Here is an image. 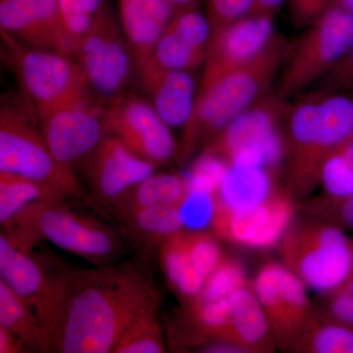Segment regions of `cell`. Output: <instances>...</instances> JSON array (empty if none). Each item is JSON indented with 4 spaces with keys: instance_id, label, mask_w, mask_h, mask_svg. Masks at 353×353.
<instances>
[{
    "instance_id": "obj_1",
    "label": "cell",
    "mask_w": 353,
    "mask_h": 353,
    "mask_svg": "<svg viewBox=\"0 0 353 353\" xmlns=\"http://www.w3.org/2000/svg\"><path fill=\"white\" fill-rule=\"evenodd\" d=\"M152 281L131 266L57 276L43 330L50 352H113L134 319L159 306Z\"/></svg>"
},
{
    "instance_id": "obj_2",
    "label": "cell",
    "mask_w": 353,
    "mask_h": 353,
    "mask_svg": "<svg viewBox=\"0 0 353 353\" xmlns=\"http://www.w3.org/2000/svg\"><path fill=\"white\" fill-rule=\"evenodd\" d=\"M284 138L288 185L304 196L319 183L325 158L353 138V97L345 92H310L289 103Z\"/></svg>"
},
{
    "instance_id": "obj_3",
    "label": "cell",
    "mask_w": 353,
    "mask_h": 353,
    "mask_svg": "<svg viewBox=\"0 0 353 353\" xmlns=\"http://www.w3.org/2000/svg\"><path fill=\"white\" fill-rule=\"evenodd\" d=\"M294 43L276 34L252 61L199 90L190 119L183 126L179 153L181 163H185L197 148L208 145L236 116L271 92Z\"/></svg>"
},
{
    "instance_id": "obj_4",
    "label": "cell",
    "mask_w": 353,
    "mask_h": 353,
    "mask_svg": "<svg viewBox=\"0 0 353 353\" xmlns=\"http://www.w3.org/2000/svg\"><path fill=\"white\" fill-rule=\"evenodd\" d=\"M62 202L38 201L27 204L11 221L14 228L10 233L4 234L26 252L41 240L99 263L113 259L120 252L122 245L112 230L70 210Z\"/></svg>"
},
{
    "instance_id": "obj_5",
    "label": "cell",
    "mask_w": 353,
    "mask_h": 353,
    "mask_svg": "<svg viewBox=\"0 0 353 353\" xmlns=\"http://www.w3.org/2000/svg\"><path fill=\"white\" fill-rule=\"evenodd\" d=\"M289 103L272 90L216 134L204 152L229 167H264L278 175L284 169V124Z\"/></svg>"
},
{
    "instance_id": "obj_6",
    "label": "cell",
    "mask_w": 353,
    "mask_h": 353,
    "mask_svg": "<svg viewBox=\"0 0 353 353\" xmlns=\"http://www.w3.org/2000/svg\"><path fill=\"white\" fill-rule=\"evenodd\" d=\"M2 34L11 64L41 122L62 109L92 102L87 76L75 58L28 48Z\"/></svg>"
},
{
    "instance_id": "obj_7",
    "label": "cell",
    "mask_w": 353,
    "mask_h": 353,
    "mask_svg": "<svg viewBox=\"0 0 353 353\" xmlns=\"http://www.w3.org/2000/svg\"><path fill=\"white\" fill-rule=\"evenodd\" d=\"M281 241L285 266L317 292L334 294L353 275V241L339 227L304 223Z\"/></svg>"
},
{
    "instance_id": "obj_8",
    "label": "cell",
    "mask_w": 353,
    "mask_h": 353,
    "mask_svg": "<svg viewBox=\"0 0 353 353\" xmlns=\"http://www.w3.org/2000/svg\"><path fill=\"white\" fill-rule=\"evenodd\" d=\"M20 104L2 101L0 171L46 183L67 199L80 196L82 189L73 169L55 159L29 109Z\"/></svg>"
},
{
    "instance_id": "obj_9",
    "label": "cell",
    "mask_w": 353,
    "mask_h": 353,
    "mask_svg": "<svg viewBox=\"0 0 353 353\" xmlns=\"http://www.w3.org/2000/svg\"><path fill=\"white\" fill-rule=\"evenodd\" d=\"M353 48V14L331 6L307 27L281 69L273 92L290 101V97L312 87Z\"/></svg>"
},
{
    "instance_id": "obj_10",
    "label": "cell",
    "mask_w": 353,
    "mask_h": 353,
    "mask_svg": "<svg viewBox=\"0 0 353 353\" xmlns=\"http://www.w3.org/2000/svg\"><path fill=\"white\" fill-rule=\"evenodd\" d=\"M74 58L87 76L88 85L110 101L131 82L136 58L108 4L77 43Z\"/></svg>"
},
{
    "instance_id": "obj_11",
    "label": "cell",
    "mask_w": 353,
    "mask_h": 353,
    "mask_svg": "<svg viewBox=\"0 0 353 353\" xmlns=\"http://www.w3.org/2000/svg\"><path fill=\"white\" fill-rule=\"evenodd\" d=\"M106 134L119 138L139 157L160 166L180 153L170 127L150 102L134 95H118L102 111Z\"/></svg>"
},
{
    "instance_id": "obj_12",
    "label": "cell",
    "mask_w": 353,
    "mask_h": 353,
    "mask_svg": "<svg viewBox=\"0 0 353 353\" xmlns=\"http://www.w3.org/2000/svg\"><path fill=\"white\" fill-rule=\"evenodd\" d=\"M273 338L285 347H296L316 322L305 292V285L284 265L266 264L252 285Z\"/></svg>"
},
{
    "instance_id": "obj_13",
    "label": "cell",
    "mask_w": 353,
    "mask_h": 353,
    "mask_svg": "<svg viewBox=\"0 0 353 353\" xmlns=\"http://www.w3.org/2000/svg\"><path fill=\"white\" fill-rule=\"evenodd\" d=\"M294 214L289 192L277 190L255 208L234 210L216 199L212 224L221 238L236 245L254 248L277 245L289 230Z\"/></svg>"
},
{
    "instance_id": "obj_14",
    "label": "cell",
    "mask_w": 353,
    "mask_h": 353,
    "mask_svg": "<svg viewBox=\"0 0 353 353\" xmlns=\"http://www.w3.org/2000/svg\"><path fill=\"white\" fill-rule=\"evenodd\" d=\"M276 36L274 18L252 14L223 28L211 37L199 90L245 66Z\"/></svg>"
},
{
    "instance_id": "obj_15",
    "label": "cell",
    "mask_w": 353,
    "mask_h": 353,
    "mask_svg": "<svg viewBox=\"0 0 353 353\" xmlns=\"http://www.w3.org/2000/svg\"><path fill=\"white\" fill-rule=\"evenodd\" d=\"M0 26L28 48L74 58L58 0H0Z\"/></svg>"
},
{
    "instance_id": "obj_16",
    "label": "cell",
    "mask_w": 353,
    "mask_h": 353,
    "mask_svg": "<svg viewBox=\"0 0 353 353\" xmlns=\"http://www.w3.org/2000/svg\"><path fill=\"white\" fill-rule=\"evenodd\" d=\"M83 160L92 192L108 203L152 176L158 167L132 152L113 134H106Z\"/></svg>"
},
{
    "instance_id": "obj_17",
    "label": "cell",
    "mask_w": 353,
    "mask_h": 353,
    "mask_svg": "<svg viewBox=\"0 0 353 353\" xmlns=\"http://www.w3.org/2000/svg\"><path fill=\"white\" fill-rule=\"evenodd\" d=\"M103 108L92 102L70 106L41 122V132L53 157L64 166L83 161L106 136Z\"/></svg>"
},
{
    "instance_id": "obj_18",
    "label": "cell",
    "mask_w": 353,
    "mask_h": 353,
    "mask_svg": "<svg viewBox=\"0 0 353 353\" xmlns=\"http://www.w3.org/2000/svg\"><path fill=\"white\" fill-rule=\"evenodd\" d=\"M211 41L208 16L199 8L175 13L152 54L160 66L192 72L204 65Z\"/></svg>"
},
{
    "instance_id": "obj_19",
    "label": "cell",
    "mask_w": 353,
    "mask_h": 353,
    "mask_svg": "<svg viewBox=\"0 0 353 353\" xmlns=\"http://www.w3.org/2000/svg\"><path fill=\"white\" fill-rule=\"evenodd\" d=\"M0 274L8 287L31 306L43 329L57 277H48L29 252L14 245L4 233L0 236Z\"/></svg>"
},
{
    "instance_id": "obj_20",
    "label": "cell",
    "mask_w": 353,
    "mask_h": 353,
    "mask_svg": "<svg viewBox=\"0 0 353 353\" xmlns=\"http://www.w3.org/2000/svg\"><path fill=\"white\" fill-rule=\"evenodd\" d=\"M139 73L161 119L171 128L185 126L197 97L192 72L164 68L150 58Z\"/></svg>"
},
{
    "instance_id": "obj_21",
    "label": "cell",
    "mask_w": 353,
    "mask_h": 353,
    "mask_svg": "<svg viewBox=\"0 0 353 353\" xmlns=\"http://www.w3.org/2000/svg\"><path fill=\"white\" fill-rule=\"evenodd\" d=\"M119 6L123 32L141 72L175 11L165 0H119Z\"/></svg>"
},
{
    "instance_id": "obj_22",
    "label": "cell",
    "mask_w": 353,
    "mask_h": 353,
    "mask_svg": "<svg viewBox=\"0 0 353 353\" xmlns=\"http://www.w3.org/2000/svg\"><path fill=\"white\" fill-rule=\"evenodd\" d=\"M270 325L264 309L252 287L241 285L231 296V316L225 341L234 343L243 352L271 350Z\"/></svg>"
},
{
    "instance_id": "obj_23",
    "label": "cell",
    "mask_w": 353,
    "mask_h": 353,
    "mask_svg": "<svg viewBox=\"0 0 353 353\" xmlns=\"http://www.w3.org/2000/svg\"><path fill=\"white\" fill-rule=\"evenodd\" d=\"M189 190V178L187 176L152 174L109 204L112 206L116 215L159 206L180 208Z\"/></svg>"
},
{
    "instance_id": "obj_24",
    "label": "cell",
    "mask_w": 353,
    "mask_h": 353,
    "mask_svg": "<svg viewBox=\"0 0 353 353\" xmlns=\"http://www.w3.org/2000/svg\"><path fill=\"white\" fill-rule=\"evenodd\" d=\"M277 176L264 167H229L216 199L234 210L255 208L278 190Z\"/></svg>"
},
{
    "instance_id": "obj_25",
    "label": "cell",
    "mask_w": 353,
    "mask_h": 353,
    "mask_svg": "<svg viewBox=\"0 0 353 353\" xmlns=\"http://www.w3.org/2000/svg\"><path fill=\"white\" fill-rule=\"evenodd\" d=\"M160 261L169 284L178 294L192 301L201 294L206 279L192 265L187 233L179 231L162 241Z\"/></svg>"
},
{
    "instance_id": "obj_26",
    "label": "cell",
    "mask_w": 353,
    "mask_h": 353,
    "mask_svg": "<svg viewBox=\"0 0 353 353\" xmlns=\"http://www.w3.org/2000/svg\"><path fill=\"white\" fill-rule=\"evenodd\" d=\"M0 326L17 336L28 350L50 352L41 323L31 306L0 279Z\"/></svg>"
},
{
    "instance_id": "obj_27",
    "label": "cell",
    "mask_w": 353,
    "mask_h": 353,
    "mask_svg": "<svg viewBox=\"0 0 353 353\" xmlns=\"http://www.w3.org/2000/svg\"><path fill=\"white\" fill-rule=\"evenodd\" d=\"M67 197L62 192L46 183L0 171V223L4 226L31 202L63 201Z\"/></svg>"
},
{
    "instance_id": "obj_28",
    "label": "cell",
    "mask_w": 353,
    "mask_h": 353,
    "mask_svg": "<svg viewBox=\"0 0 353 353\" xmlns=\"http://www.w3.org/2000/svg\"><path fill=\"white\" fill-rule=\"evenodd\" d=\"M117 217L124 223L132 238L145 245L162 243L171 234L181 231L183 225L180 210L172 206L139 209Z\"/></svg>"
},
{
    "instance_id": "obj_29",
    "label": "cell",
    "mask_w": 353,
    "mask_h": 353,
    "mask_svg": "<svg viewBox=\"0 0 353 353\" xmlns=\"http://www.w3.org/2000/svg\"><path fill=\"white\" fill-rule=\"evenodd\" d=\"M319 185L334 201L353 196V138L325 158L320 168Z\"/></svg>"
},
{
    "instance_id": "obj_30",
    "label": "cell",
    "mask_w": 353,
    "mask_h": 353,
    "mask_svg": "<svg viewBox=\"0 0 353 353\" xmlns=\"http://www.w3.org/2000/svg\"><path fill=\"white\" fill-rule=\"evenodd\" d=\"M165 352L157 309L143 313L127 327L114 353H160Z\"/></svg>"
},
{
    "instance_id": "obj_31",
    "label": "cell",
    "mask_w": 353,
    "mask_h": 353,
    "mask_svg": "<svg viewBox=\"0 0 353 353\" xmlns=\"http://www.w3.org/2000/svg\"><path fill=\"white\" fill-rule=\"evenodd\" d=\"M294 348L316 353H353V329L338 322L320 324L316 320Z\"/></svg>"
},
{
    "instance_id": "obj_32",
    "label": "cell",
    "mask_w": 353,
    "mask_h": 353,
    "mask_svg": "<svg viewBox=\"0 0 353 353\" xmlns=\"http://www.w3.org/2000/svg\"><path fill=\"white\" fill-rule=\"evenodd\" d=\"M58 3L72 52H74L77 43L92 27L106 2L104 0H58Z\"/></svg>"
},
{
    "instance_id": "obj_33",
    "label": "cell",
    "mask_w": 353,
    "mask_h": 353,
    "mask_svg": "<svg viewBox=\"0 0 353 353\" xmlns=\"http://www.w3.org/2000/svg\"><path fill=\"white\" fill-rule=\"evenodd\" d=\"M248 283L241 264L225 259L219 268L206 279L203 289L196 299L201 301L229 299L234 290Z\"/></svg>"
},
{
    "instance_id": "obj_34",
    "label": "cell",
    "mask_w": 353,
    "mask_h": 353,
    "mask_svg": "<svg viewBox=\"0 0 353 353\" xmlns=\"http://www.w3.org/2000/svg\"><path fill=\"white\" fill-rule=\"evenodd\" d=\"M187 234L192 265L204 278L208 279L224 262L222 248L214 236L205 232L196 230Z\"/></svg>"
},
{
    "instance_id": "obj_35",
    "label": "cell",
    "mask_w": 353,
    "mask_h": 353,
    "mask_svg": "<svg viewBox=\"0 0 353 353\" xmlns=\"http://www.w3.org/2000/svg\"><path fill=\"white\" fill-rule=\"evenodd\" d=\"M215 208L216 194L189 190L179 210L183 224L196 231L212 223Z\"/></svg>"
},
{
    "instance_id": "obj_36",
    "label": "cell",
    "mask_w": 353,
    "mask_h": 353,
    "mask_svg": "<svg viewBox=\"0 0 353 353\" xmlns=\"http://www.w3.org/2000/svg\"><path fill=\"white\" fill-rule=\"evenodd\" d=\"M256 0H206L211 37L223 28L252 15Z\"/></svg>"
},
{
    "instance_id": "obj_37",
    "label": "cell",
    "mask_w": 353,
    "mask_h": 353,
    "mask_svg": "<svg viewBox=\"0 0 353 353\" xmlns=\"http://www.w3.org/2000/svg\"><path fill=\"white\" fill-rule=\"evenodd\" d=\"M311 88V92H350L353 88V48Z\"/></svg>"
},
{
    "instance_id": "obj_38",
    "label": "cell",
    "mask_w": 353,
    "mask_h": 353,
    "mask_svg": "<svg viewBox=\"0 0 353 353\" xmlns=\"http://www.w3.org/2000/svg\"><path fill=\"white\" fill-rule=\"evenodd\" d=\"M290 20L296 28L312 25L333 6L334 0H288Z\"/></svg>"
},
{
    "instance_id": "obj_39",
    "label": "cell",
    "mask_w": 353,
    "mask_h": 353,
    "mask_svg": "<svg viewBox=\"0 0 353 353\" xmlns=\"http://www.w3.org/2000/svg\"><path fill=\"white\" fill-rule=\"evenodd\" d=\"M329 310L334 322L353 326V275L343 287L334 292Z\"/></svg>"
},
{
    "instance_id": "obj_40",
    "label": "cell",
    "mask_w": 353,
    "mask_h": 353,
    "mask_svg": "<svg viewBox=\"0 0 353 353\" xmlns=\"http://www.w3.org/2000/svg\"><path fill=\"white\" fill-rule=\"evenodd\" d=\"M29 352L17 336L0 326V353H19Z\"/></svg>"
},
{
    "instance_id": "obj_41",
    "label": "cell",
    "mask_w": 353,
    "mask_h": 353,
    "mask_svg": "<svg viewBox=\"0 0 353 353\" xmlns=\"http://www.w3.org/2000/svg\"><path fill=\"white\" fill-rule=\"evenodd\" d=\"M288 0H256L252 14H260L275 18Z\"/></svg>"
},
{
    "instance_id": "obj_42",
    "label": "cell",
    "mask_w": 353,
    "mask_h": 353,
    "mask_svg": "<svg viewBox=\"0 0 353 353\" xmlns=\"http://www.w3.org/2000/svg\"><path fill=\"white\" fill-rule=\"evenodd\" d=\"M340 202V219L345 226L353 230V196Z\"/></svg>"
},
{
    "instance_id": "obj_43",
    "label": "cell",
    "mask_w": 353,
    "mask_h": 353,
    "mask_svg": "<svg viewBox=\"0 0 353 353\" xmlns=\"http://www.w3.org/2000/svg\"><path fill=\"white\" fill-rule=\"evenodd\" d=\"M174 9L175 13L189 9L199 8L202 0H165Z\"/></svg>"
},
{
    "instance_id": "obj_44",
    "label": "cell",
    "mask_w": 353,
    "mask_h": 353,
    "mask_svg": "<svg viewBox=\"0 0 353 353\" xmlns=\"http://www.w3.org/2000/svg\"><path fill=\"white\" fill-rule=\"evenodd\" d=\"M353 14V0H334L333 6Z\"/></svg>"
},
{
    "instance_id": "obj_45",
    "label": "cell",
    "mask_w": 353,
    "mask_h": 353,
    "mask_svg": "<svg viewBox=\"0 0 353 353\" xmlns=\"http://www.w3.org/2000/svg\"><path fill=\"white\" fill-rule=\"evenodd\" d=\"M348 94H350V95H352V97H353V88L352 90H350V92H348Z\"/></svg>"
}]
</instances>
